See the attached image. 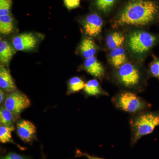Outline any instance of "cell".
I'll list each match as a JSON object with an SVG mask.
<instances>
[{"label":"cell","mask_w":159,"mask_h":159,"mask_svg":"<svg viewBox=\"0 0 159 159\" xmlns=\"http://www.w3.org/2000/svg\"><path fill=\"white\" fill-rule=\"evenodd\" d=\"M159 16V4L156 1L129 2L119 13L114 25L145 26L152 22Z\"/></svg>","instance_id":"1"},{"label":"cell","mask_w":159,"mask_h":159,"mask_svg":"<svg viewBox=\"0 0 159 159\" xmlns=\"http://www.w3.org/2000/svg\"><path fill=\"white\" fill-rule=\"evenodd\" d=\"M132 130L131 145L135 144L142 137L151 133L159 126V113L140 114L130 121Z\"/></svg>","instance_id":"2"},{"label":"cell","mask_w":159,"mask_h":159,"mask_svg":"<svg viewBox=\"0 0 159 159\" xmlns=\"http://www.w3.org/2000/svg\"><path fill=\"white\" fill-rule=\"evenodd\" d=\"M112 102L118 109L130 113L139 112L147 106L145 100L129 92H122L117 95L113 98Z\"/></svg>","instance_id":"3"},{"label":"cell","mask_w":159,"mask_h":159,"mask_svg":"<svg viewBox=\"0 0 159 159\" xmlns=\"http://www.w3.org/2000/svg\"><path fill=\"white\" fill-rule=\"evenodd\" d=\"M156 41V37L149 32L135 31L129 36L128 45L134 54H142L149 51L154 45Z\"/></svg>","instance_id":"4"},{"label":"cell","mask_w":159,"mask_h":159,"mask_svg":"<svg viewBox=\"0 0 159 159\" xmlns=\"http://www.w3.org/2000/svg\"><path fill=\"white\" fill-rule=\"evenodd\" d=\"M4 105L12 113L16 120L19 118L22 112L30 106L31 101L27 95L16 90L7 95Z\"/></svg>","instance_id":"5"},{"label":"cell","mask_w":159,"mask_h":159,"mask_svg":"<svg viewBox=\"0 0 159 159\" xmlns=\"http://www.w3.org/2000/svg\"><path fill=\"white\" fill-rule=\"evenodd\" d=\"M118 69L117 77L119 82L123 85L132 88L139 84L141 74L135 66L130 63L125 62Z\"/></svg>","instance_id":"6"},{"label":"cell","mask_w":159,"mask_h":159,"mask_svg":"<svg viewBox=\"0 0 159 159\" xmlns=\"http://www.w3.org/2000/svg\"><path fill=\"white\" fill-rule=\"evenodd\" d=\"M37 43V38L31 33H24L13 38L12 44L14 48L18 51L33 50Z\"/></svg>","instance_id":"7"},{"label":"cell","mask_w":159,"mask_h":159,"mask_svg":"<svg viewBox=\"0 0 159 159\" xmlns=\"http://www.w3.org/2000/svg\"><path fill=\"white\" fill-rule=\"evenodd\" d=\"M102 25V19L96 13H91L88 15L84 22L86 34L92 37H96L101 33Z\"/></svg>","instance_id":"8"},{"label":"cell","mask_w":159,"mask_h":159,"mask_svg":"<svg viewBox=\"0 0 159 159\" xmlns=\"http://www.w3.org/2000/svg\"><path fill=\"white\" fill-rule=\"evenodd\" d=\"M36 127L32 122L21 119L16 123V132L22 141L30 142L34 140L36 133Z\"/></svg>","instance_id":"9"},{"label":"cell","mask_w":159,"mask_h":159,"mask_svg":"<svg viewBox=\"0 0 159 159\" xmlns=\"http://www.w3.org/2000/svg\"><path fill=\"white\" fill-rule=\"evenodd\" d=\"M0 87L9 93L16 90V85L10 70L3 65L0 66Z\"/></svg>","instance_id":"10"},{"label":"cell","mask_w":159,"mask_h":159,"mask_svg":"<svg viewBox=\"0 0 159 159\" xmlns=\"http://www.w3.org/2000/svg\"><path fill=\"white\" fill-rule=\"evenodd\" d=\"M85 70L93 77L100 78L104 74V67L94 56L86 59L84 64Z\"/></svg>","instance_id":"11"},{"label":"cell","mask_w":159,"mask_h":159,"mask_svg":"<svg viewBox=\"0 0 159 159\" xmlns=\"http://www.w3.org/2000/svg\"><path fill=\"white\" fill-rule=\"evenodd\" d=\"M16 49L6 40L0 42V61L4 66H9L16 52Z\"/></svg>","instance_id":"12"},{"label":"cell","mask_w":159,"mask_h":159,"mask_svg":"<svg viewBox=\"0 0 159 159\" xmlns=\"http://www.w3.org/2000/svg\"><path fill=\"white\" fill-rule=\"evenodd\" d=\"M111 64L116 68H119L126 61L125 49L122 47L111 50L110 53Z\"/></svg>","instance_id":"13"},{"label":"cell","mask_w":159,"mask_h":159,"mask_svg":"<svg viewBox=\"0 0 159 159\" xmlns=\"http://www.w3.org/2000/svg\"><path fill=\"white\" fill-rule=\"evenodd\" d=\"M80 51L85 59L93 57L97 53V47L95 42L89 38H85L81 42Z\"/></svg>","instance_id":"14"},{"label":"cell","mask_w":159,"mask_h":159,"mask_svg":"<svg viewBox=\"0 0 159 159\" xmlns=\"http://www.w3.org/2000/svg\"><path fill=\"white\" fill-rule=\"evenodd\" d=\"M14 29V20L11 14L0 16V32L1 34L8 35Z\"/></svg>","instance_id":"15"},{"label":"cell","mask_w":159,"mask_h":159,"mask_svg":"<svg viewBox=\"0 0 159 159\" xmlns=\"http://www.w3.org/2000/svg\"><path fill=\"white\" fill-rule=\"evenodd\" d=\"M84 92L89 96H96L99 95H108L102 90L99 82L96 79L89 80L85 84L84 88Z\"/></svg>","instance_id":"16"},{"label":"cell","mask_w":159,"mask_h":159,"mask_svg":"<svg viewBox=\"0 0 159 159\" xmlns=\"http://www.w3.org/2000/svg\"><path fill=\"white\" fill-rule=\"evenodd\" d=\"M16 119L14 115L5 106L0 108V123L1 125L7 127H13Z\"/></svg>","instance_id":"17"},{"label":"cell","mask_w":159,"mask_h":159,"mask_svg":"<svg viewBox=\"0 0 159 159\" xmlns=\"http://www.w3.org/2000/svg\"><path fill=\"white\" fill-rule=\"evenodd\" d=\"M125 41L124 35L119 32H115L107 36L106 43L109 48L111 50L120 48Z\"/></svg>","instance_id":"18"},{"label":"cell","mask_w":159,"mask_h":159,"mask_svg":"<svg viewBox=\"0 0 159 159\" xmlns=\"http://www.w3.org/2000/svg\"><path fill=\"white\" fill-rule=\"evenodd\" d=\"M85 85V83L80 77H72L69 81L67 94L70 95L79 92L84 88Z\"/></svg>","instance_id":"19"},{"label":"cell","mask_w":159,"mask_h":159,"mask_svg":"<svg viewBox=\"0 0 159 159\" xmlns=\"http://www.w3.org/2000/svg\"><path fill=\"white\" fill-rule=\"evenodd\" d=\"M15 130V127H7L1 125L0 126V142L1 143H12L13 142L11 138V132Z\"/></svg>","instance_id":"20"},{"label":"cell","mask_w":159,"mask_h":159,"mask_svg":"<svg viewBox=\"0 0 159 159\" xmlns=\"http://www.w3.org/2000/svg\"><path fill=\"white\" fill-rule=\"evenodd\" d=\"M117 0H95L96 7L99 11L107 13L111 10Z\"/></svg>","instance_id":"21"},{"label":"cell","mask_w":159,"mask_h":159,"mask_svg":"<svg viewBox=\"0 0 159 159\" xmlns=\"http://www.w3.org/2000/svg\"><path fill=\"white\" fill-rule=\"evenodd\" d=\"M12 5L11 0H0V16L10 14Z\"/></svg>","instance_id":"22"},{"label":"cell","mask_w":159,"mask_h":159,"mask_svg":"<svg viewBox=\"0 0 159 159\" xmlns=\"http://www.w3.org/2000/svg\"><path fill=\"white\" fill-rule=\"evenodd\" d=\"M149 68L152 75L159 79V59L154 60L151 63Z\"/></svg>","instance_id":"23"},{"label":"cell","mask_w":159,"mask_h":159,"mask_svg":"<svg viewBox=\"0 0 159 159\" xmlns=\"http://www.w3.org/2000/svg\"><path fill=\"white\" fill-rule=\"evenodd\" d=\"M65 6L69 10L76 9L80 6V0H63Z\"/></svg>","instance_id":"24"},{"label":"cell","mask_w":159,"mask_h":159,"mask_svg":"<svg viewBox=\"0 0 159 159\" xmlns=\"http://www.w3.org/2000/svg\"><path fill=\"white\" fill-rule=\"evenodd\" d=\"M1 159H29V158L28 157L23 156L15 152H10L6 155L1 157Z\"/></svg>","instance_id":"25"},{"label":"cell","mask_w":159,"mask_h":159,"mask_svg":"<svg viewBox=\"0 0 159 159\" xmlns=\"http://www.w3.org/2000/svg\"><path fill=\"white\" fill-rule=\"evenodd\" d=\"M77 155L78 156H85L88 158V159H103L101 158L95 156H92L89 155L88 154L86 153H83L81 152L80 151L77 152Z\"/></svg>","instance_id":"26"},{"label":"cell","mask_w":159,"mask_h":159,"mask_svg":"<svg viewBox=\"0 0 159 159\" xmlns=\"http://www.w3.org/2000/svg\"><path fill=\"white\" fill-rule=\"evenodd\" d=\"M5 99V95L3 92V90L0 89V103L2 104Z\"/></svg>","instance_id":"27"},{"label":"cell","mask_w":159,"mask_h":159,"mask_svg":"<svg viewBox=\"0 0 159 159\" xmlns=\"http://www.w3.org/2000/svg\"><path fill=\"white\" fill-rule=\"evenodd\" d=\"M140 1V0H130V2H136V1Z\"/></svg>","instance_id":"28"}]
</instances>
